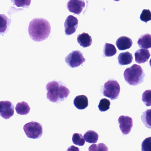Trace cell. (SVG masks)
Instances as JSON below:
<instances>
[{
    "mask_svg": "<svg viewBox=\"0 0 151 151\" xmlns=\"http://www.w3.org/2000/svg\"><path fill=\"white\" fill-rule=\"evenodd\" d=\"M24 130L27 137L29 138H40L43 134L42 125L37 122H31L25 124Z\"/></svg>",
    "mask_w": 151,
    "mask_h": 151,
    "instance_id": "obj_5",
    "label": "cell"
},
{
    "mask_svg": "<svg viewBox=\"0 0 151 151\" xmlns=\"http://www.w3.org/2000/svg\"><path fill=\"white\" fill-rule=\"evenodd\" d=\"M77 41L80 46L83 47H89L92 44L91 37L85 32L79 34L78 36Z\"/></svg>",
    "mask_w": 151,
    "mask_h": 151,
    "instance_id": "obj_14",
    "label": "cell"
},
{
    "mask_svg": "<svg viewBox=\"0 0 151 151\" xmlns=\"http://www.w3.org/2000/svg\"><path fill=\"white\" fill-rule=\"evenodd\" d=\"M140 19L142 22L147 23L151 20V13L149 9H144L140 16Z\"/></svg>",
    "mask_w": 151,
    "mask_h": 151,
    "instance_id": "obj_26",
    "label": "cell"
},
{
    "mask_svg": "<svg viewBox=\"0 0 151 151\" xmlns=\"http://www.w3.org/2000/svg\"><path fill=\"white\" fill-rule=\"evenodd\" d=\"M14 107L12 102L8 101H0V116L5 119H9L13 116Z\"/></svg>",
    "mask_w": 151,
    "mask_h": 151,
    "instance_id": "obj_7",
    "label": "cell"
},
{
    "mask_svg": "<svg viewBox=\"0 0 151 151\" xmlns=\"http://www.w3.org/2000/svg\"><path fill=\"white\" fill-rule=\"evenodd\" d=\"M99 134L96 132L89 130L84 135V139L86 142L91 144H95L99 139Z\"/></svg>",
    "mask_w": 151,
    "mask_h": 151,
    "instance_id": "obj_19",
    "label": "cell"
},
{
    "mask_svg": "<svg viewBox=\"0 0 151 151\" xmlns=\"http://www.w3.org/2000/svg\"><path fill=\"white\" fill-rule=\"evenodd\" d=\"M47 98L51 102L63 101L68 96L70 91L64 86L55 81L49 82L46 85Z\"/></svg>",
    "mask_w": 151,
    "mask_h": 151,
    "instance_id": "obj_2",
    "label": "cell"
},
{
    "mask_svg": "<svg viewBox=\"0 0 151 151\" xmlns=\"http://www.w3.org/2000/svg\"><path fill=\"white\" fill-rule=\"evenodd\" d=\"M11 23V19L8 18L5 14H0V35L6 33Z\"/></svg>",
    "mask_w": 151,
    "mask_h": 151,
    "instance_id": "obj_15",
    "label": "cell"
},
{
    "mask_svg": "<svg viewBox=\"0 0 151 151\" xmlns=\"http://www.w3.org/2000/svg\"><path fill=\"white\" fill-rule=\"evenodd\" d=\"M120 90L121 87L118 82L116 80H110L104 84L102 93L105 97L114 100L118 98Z\"/></svg>",
    "mask_w": 151,
    "mask_h": 151,
    "instance_id": "obj_4",
    "label": "cell"
},
{
    "mask_svg": "<svg viewBox=\"0 0 151 151\" xmlns=\"http://www.w3.org/2000/svg\"><path fill=\"white\" fill-rule=\"evenodd\" d=\"M149 51L146 49H140L135 53V61L138 63H143L146 62L150 58Z\"/></svg>",
    "mask_w": 151,
    "mask_h": 151,
    "instance_id": "obj_12",
    "label": "cell"
},
{
    "mask_svg": "<svg viewBox=\"0 0 151 151\" xmlns=\"http://www.w3.org/2000/svg\"><path fill=\"white\" fill-rule=\"evenodd\" d=\"M72 142L75 145L82 146L85 144V140L83 135L80 133H74L72 136Z\"/></svg>",
    "mask_w": 151,
    "mask_h": 151,
    "instance_id": "obj_21",
    "label": "cell"
},
{
    "mask_svg": "<svg viewBox=\"0 0 151 151\" xmlns=\"http://www.w3.org/2000/svg\"><path fill=\"white\" fill-rule=\"evenodd\" d=\"M78 20L76 17L70 15L67 17L64 23L65 34L70 36L75 33L78 25Z\"/></svg>",
    "mask_w": 151,
    "mask_h": 151,
    "instance_id": "obj_9",
    "label": "cell"
},
{
    "mask_svg": "<svg viewBox=\"0 0 151 151\" xmlns=\"http://www.w3.org/2000/svg\"><path fill=\"white\" fill-rule=\"evenodd\" d=\"M15 109L18 114L25 115L29 113L30 107L27 102L22 101L17 104Z\"/></svg>",
    "mask_w": 151,
    "mask_h": 151,
    "instance_id": "obj_18",
    "label": "cell"
},
{
    "mask_svg": "<svg viewBox=\"0 0 151 151\" xmlns=\"http://www.w3.org/2000/svg\"><path fill=\"white\" fill-rule=\"evenodd\" d=\"M85 61L83 53L78 50L72 51L65 58V62L72 68H77Z\"/></svg>",
    "mask_w": 151,
    "mask_h": 151,
    "instance_id": "obj_6",
    "label": "cell"
},
{
    "mask_svg": "<svg viewBox=\"0 0 151 151\" xmlns=\"http://www.w3.org/2000/svg\"><path fill=\"white\" fill-rule=\"evenodd\" d=\"M110 106V101L106 99H103L100 101L98 107L101 112H106L109 109Z\"/></svg>",
    "mask_w": 151,
    "mask_h": 151,
    "instance_id": "obj_23",
    "label": "cell"
},
{
    "mask_svg": "<svg viewBox=\"0 0 151 151\" xmlns=\"http://www.w3.org/2000/svg\"><path fill=\"white\" fill-rule=\"evenodd\" d=\"M85 5V3L83 1L70 0L68 2L67 6L70 12L79 15L82 13Z\"/></svg>",
    "mask_w": 151,
    "mask_h": 151,
    "instance_id": "obj_10",
    "label": "cell"
},
{
    "mask_svg": "<svg viewBox=\"0 0 151 151\" xmlns=\"http://www.w3.org/2000/svg\"><path fill=\"white\" fill-rule=\"evenodd\" d=\"M151 36L150 34H146L142 35L139 39L138 45L140 48L148 49L151 48Z\"/></svg>",
    "mask_w": 151,
    "mask_h": 151,
    "instance_id": "obj_16",
    "label": "cell"
},
{
    "mask_svg": "<svg viewBox=\"0 0 151 151\" xmlns=\"http://www.w3.org/2000/svg\"><path fill=\"white\" fill-rule=\"evenodd\" d=\"M116 45L119 50L123 51L131 47L132 45V41L130 38L122 36L116 40Z\"/></svg>",
    "mask_w": 151,
    "mask_h": 151,
    "instance_id": "obj_11",
    "label": "cell"
},
{
    "mask_svg": "<svg viewBox=\"0 0 151 151\" xmlns=\"http://www.w3.org/2000/svg\"><path fill=\"white\" fill-rule=\"evenodd\" d=\"M74 104L78 109L81 110L85 109L89 104L88 98L85 95H78L74 99Z\"/></svg>",
    "mask_w": 151,
    "mask_h": 151,
    "instance_id": "obj_13",
    "label": "cell"
},
{
    "mask_svg": "<svg viewBox=\"0 0 151 151\" xmlns=\"http://www.w3.org/2000/svg\"><path fill=\"white\" fill-rule=\"evenodd\" d=\"M142 151H151V137L146 138L143 141L141 145Z\"/></svg>",
    "mask_w": 151,
    "mask_h": 151,
    "instance_id": "obj_27",
    "label": "cell"
},
{
    "mask_svg": "<svg viewBox=\"0 0 151 151\" xmlns=\"http://www.w3.org/2000/svg\"><path fill=\"white\" fill-rule=\"evenodd\" d=\"M151 90H147L145 91L142 94V101L147 106H151Z\"/></svg>",
    "mask_w": 151,
    "mask_h": 151,
    "instance_id": "obj_25",
    "label": "cell"
},
{
    "mask_svg": "<svg viewBox=\"0 0 151 151\" xmlns=\"http://www.w3.org/2000/svg\"><path fill=\"white\" fill-rule=\"evenodd\" d=\"M124 77L129 84L135 86L143 83L145 74L141 66L134 64L124 70Z\"/></svg>",
    "mask_w": 151,
    "mask_h": 151,
    "instance_id": "obj_3",
    "label": "cell"
},
{
    "mask_svg": "<svg viewBox=\"0 0 151 151\" xmlns=\"http://www.w3.org/2000/svg\"><path fill=\"white\" fill-rule=\"evenodd\" d=\"M51 30V25L47 20L42 18H36L30 22L28 32L32 40L41 42L48 37Z\"/></svg>",
    "mask_w": 151,
    "mask_h": 151,
    "instance_id": "obj_1",
    "label": "cell"
},
{
    "mask_svg": "<svg viewBox=\"0 0 151 151\" xmlns=\"http://www.w3.org/2000/svg\"><path fill=\"white\" fill-rule=\"evenodd\" d=\"M143 123L146 127L150 129L151 128V109L147 110L143 113L141 116Z\"/></svg>",
    "mask_w": 151,
    "mask_h": 151,
    "instance_id": "obj_22",
    "label": "cell"
},
{
    "mask_svg": "<svg viewBox=\"0 0 151 151\" xmlns=\"http://www.w3.org/2000/svg\"><path fill=\"white\" fill-rule=\"evenodd\" d=\"M104 55L106 57H111L116 54V48L114 45L109 43H106L104 47Z\"/></svg>",
    "mask_w": 151,
    "mask_h": 151,
    "instance_id": "obj_20",
    "label": "cell"
},
{
    "mask_svg": "<svg viewBox=\"0 0 151 151\" xmlns=\"http://www.w3.org/2000/svg\"><path fill=\"white\" fill-rule=\"evenodd\" d=\"M118 122L122 134L124 135L129 134L133 126L132 118L127 116H121L118 118Z\"/></svg>",
    "mask_w": 151,
    "mask_h": 151,
    "instance_id": "obj_8",
    "label": "cell"
},
{
    "mask_svg": "<svg viewBox=\"0 0 151 151\" xmlns=\"http://www.w3.org/2000/svg\"><path fill=\"white\" fill-rule=\"evenodd\" d=\"M89 151H109V149L105 144L101 143L98 145L93 144L89 147Z\"/></svg>",
    "mask_w": 151,
    "mask_h": 151,
    "instance_id": "obj_24",
    "label": "cell"
},
{
    "mask_svg": "<svg viewBox=\"0 0 151 151\" xmlns=\"http://www.w3.org/2000/svg\"><path fill=\"white\" fill-rule=\"evenodd\" d=\"M67 151H79V149L78 147L72 145L68 147Z\"/></svg>",
    "mask_w": 151,
    "mask_h": 151,
    "instance_id": "obj_28",
    "label": "cell"
},
{
    "mask_svg": "<svg viewBox=\"0 0 151 151\" xmlns=\"http://www.w3.org/2000/svg\"><path fill=\"white\" fill-rule=\"evenodd\" d=\"M132 54L128 52L121 53L118 57V63L121 65H129L132 62Z\"/></svg>",
    "mask_w": 151,
    "mask_h": 151,
    "instance_id": "obj_17",
    "label": "cell"
}]
</instances>
